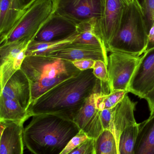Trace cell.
<instances>
[{"label": "cell", "mask_w": 154, "mask_h": 154, "mask_svg": "<svg viewBox=\"0 0 154 154\" xmlns=\"http://www.w3.org/2000/svg\"><path fill=\"white\" fill-rule=\"evenodd\" d=\"M96 60H93L83 59L74 60L72 63L77 69L80 71L93 69Z\"/></svg>", "instance_id": "29"}, {"label": "cell", "mask_w": 154, "mask_h": 154, "mask_svg": "<svg viewBox=\"0 0 154 154\" xmlns=\"http://www.w3.org/2000/svg\"><path fill=\"white\" fill-rule=\"evenodd\" d=\"M57 0H36L21 18L5 41H32L43 25L55 13Z\"/></svg>", "instance_id": "5"}, {"label": "cell", "mask_w": 154, "mask_h": 154, "mask_svg": "<svg viewBox=\"0 0 154 154\" xmlns=\"http://www.w3.org/2000/svg\"><path fill=\"white\" fill-rule=\"evenodd\" d=\"M148 32L154 23V0H146L144 9Z\"/></svg>", "instance_id": "28"}, {"label": "cell", "mask_w": 154, "mask_h": 154, "mask_svg": "<svg viewBox=\"0 0 154 154\" xmlns=\"http://www.w3.org/2000/svg\"><path fill=\"white\" fill-rule=\"evenodd\" d=\"M100 89L110 90L108 83L97 79L93 69L81 71L38 98L29 107L28 113L30 117L42 114H56L73 120L87 98Z\"/></svg>", "instance_id": "1"}, {"label": "cell", "mask_w": 154, "mask_h": 154, "mask_svg": "<svg viewBox=\"0 0 154 154\" xmlns=\"http://www.w3.org/2000/svg\"><path fill=\"white\" fill-rule=\"evenodd\" d=\"M100 16L96 21L95 32L107 51L128 5L125 0H100Z\"/></svg>", "instance_id": "6"}, {"label": "cell", "mask_w": 154, "mask_h": 154, "mask_svg": "<svg viewBox=\"0 0 154 154\" xmlns=\"http://www.w3.org/2000/svg\"><path fill=\"white\" fill-rule=\"evenodd\" d=\"M154 48V23L150 28L148 34L147 46L146 51ZM145 51V52H146Z\"/></svg>", "instance_id": "32"}, {"label": "cell", "mask_w": 154, "mask_h": 154, "mask_svg": "<svg viewBox=\"0 0 154 154\" xmlns=\"http://www.w3.org/2000/svg\"><path fill=\"white\" fill-rule=\"evenodd\" d=\"M100 0H57L55 13L68 18L77 25L99 19Z\"/></svg>", "instance_id": "10"}, {"label": "cell", "mask_w": 154, "mask_h": 154, "mask_svg": "<svg viewBox=\"0 0 154 154\" xmlns=\"http://www.w3.org/2000/svg\"><path fill=\"white\" fill-rule=\"evenodd\" d=\"M69 154H96L95 139L89 138Z\"/></svg>", "instance_id": "27"}, {"label": "cell", "mask_w": 154, "mask_h": 154, "mask_svg": "<svg viewBox=\"0 0 154 154\" xmlns=\"http://www.w3.org/2000/svg\"><path fill=\"white\" fill-rule=\"evenodd\" d=\"M0 97L19 102L26 110L30 105L31 91L30 82L20 69L10 79L0 91Z\"/></svg>", "instance_id": "14"}, {"label": "cell", "mask_w": 154, "mask_h": 154, "mask_svg": "<svg viewBox=\"0 0 154 154\" xmlns=\"http://www.w3.org/2000/svg\"><path fill=\"white\" fill-rule=\"evenodd\" d=\"M140 57L141 56L123 52H111L108 57L107 65L110 92L119 90L127 91L130 80Z\"/></svg>", "instance_id": "7"}, {"label": "cell", "mask_w": 154, "mask_h": 154, "mask_svg": "<svg viewBox=\"0 0 154 154\" xmlns=\"http://www.w3.org/2000/svg\"><path fill=\"white\" fill-rule=\"evenodd\" d=\"M138 1L139 3L140 4V5L142 6V8L143 9H144L145 5L146 2V0H137Z\"/></svg>", "instance_id": "33"}, {"label": "cell", "mask_w": 154, "mask_h": 154, "mask_svg": "<svg viewBox=\"0 0 154 154\" xmlns=\"http://www.w3.org/2000/svg\"><path fill=\"white\" fill-rule=\"evenodd\" d=\"M148 103L150 110V116L154 114V88L150 91L144 98Z\"/></svg>", "instance_id": "31"}, {"label": "cell", "mask_w": 154, "mask_h": 154, "mask_svg": "<svg viewBox=\"0 0 154 154\" xmlns=\"http://www.w3.org/2000/svg\"><path fill=\"white\" fill-rule=\"evenodd\" d=\"M139 130V124L130 126L122 132L118 144L119 154H134V147Z\"/></svg>", "instance_id": "22"}, {"label": "cell", "mask_w": 154, "mask_h": 154, "mask_svg": "<svg viewBox=\"0 0 154 154\" xmlns=\"http://www.w3.org/2000/svg\"><path fill=\"white\" fill-rule=\"evenodd\" d=\"M30 117L28 110L19 102L0 97V120L24 124Z\"/></svg>", "instance_id": "20"}, {"label": "cell", "mask_w": 154, "mask_h": 154, "mask_svg": "<svg viewBox=\"0 0 154 154\" xmlns=\"http://www.w3.org/2000/svg\"><path fill=\"white\" fill-rule=\"evenodd\" d=\"M96 21L97 19H92L77 24V32L78 36L73 42L100 48L106 51L102 42L95 32Z\"/></svg>", "instance_id": "21"}, {"label": "cell", "mask_w": 154, "mask_h": 154, "mask_svg": "<svg viewBox=\"0 0 154 154\" xmlns=\"http://www.w3.org/2000/svg\"><path fill=\"white\" fill-rule=\"evenodd\" d=\"M134 154H154V114L139 124Z\"/></svg>", "instance_id": "18"}, {"label": "cell", "mask_w": 154, "mask_h": 154, "mask_svg": "<svg viewBox=\"0 0 154 154\" xmlns=\"http://www.w3.org/2000/svg\"><path fill=\"white\" fill-rule=\"evenodd\" d=\"M128 92L125 90H115L109 94L100 93L97 100V106L99 110L112 109L117 106Z\"/></svg>", "instance_id": "24"}, {"label": "cell", "mask_w": 154, "mask_h": 154, "mask_svg": "<svg viewBox=\"0 0 154 154\" xmlns=\"http://www.w3.org/2000/svg\"><path fill=\"white\" fill-rule=\"evenodd\" d=\"M148 31L143 9L137 0L127 6L120 28L107 52H119L140 57L147 46Z\"/></svg>", "instance_id": "4"}, {"label": "cell", "mask_w": 154, "mask_h": 154, "mask_svg": "<svg viewBox=\"0 0 154 154\" xmlns=\"http://www.w3.org/2000/svg\"><path fill=\"white\" fill-rule=\"evenodd\" d=\"M77 32L76 23L55 13L42 27L33 40L42 42L61 40L71 37Z\"/></svg>", "instance_id": "13"}, {"label": "cell", "mask_w": 154, "mask_h": 154, "mask_svg": "<svg viewBox=\"0 0 154 154\" xmlns=\"http://www.w3.org/2000/svg\"><path fill=\"white\" fill-rule=\"evenodd\" d=\"M89 137L82 130L73 137L65 146L63 151L60 154H69L78 147L80 145L86 142Z\"/></svg>", "instance_id": "25"}, {"label": "cell", "mask_w": 154, "mask_h": 154, "mask_svg": "<svg viewBox=\"0 0 154 154\" xmlns=\"http://www.w3.org/2000/svg\"></svg>", "instance_id": "35"}, {"label": "cell", "mask_w": 154, "mask_h": 154, "mask_svg": "<svg viewBox=\"0 0 154 154\" xmlns=\"http://www.w3.org/2000/svg\"><path fill=\"white\" fill-rule=\"evenodd\" d=\"M80 130L73 120L66 117L35 115L24 129V142L33 154H60Z\"/></svg>", "instance_id": "2"}, {"label": "cell", "mask_w": 154, "mask_h": 154, "mask_svg": "<svg viewBox=\"0 0 154 154\" xmlns=\"http://www.w3.org/2000/svg\"><path fill=\"white\" fill-rule=\"evenodd\" d=\"M36 0H0V45Z\"/></svg>", "instance_id": "12"}, {"label": "cell", "mask_w": 154, "mask_h": 154, "mask_svg": "<svg viewBox=\"0 0 154 154\" xmlns=\"http://www.w3.org/2000/svg\"><path fill=\"white\" fill-rule=\"evenodd\" d=\"M46 56L61 59L71 62L83 59L101 60L108 65V56L106 51L100 48L74 42H72L62 49Z\"/></svg>", "instance_id": "16"}, {"label": "cell", "mask_w": 154, "mask_h": 154, "mask_svg": "<svg viewBox=\"0 0 154 154\" xmlns=\"http://www.w3.org/2000/svg\"><path fill=\"white\" fill-rule=\"evenodd\" d=\"M5 122L6 126L1 134L0 154H23L24 124L10 121Z\"/></svg>", "instance_id": "17"}, {"label": "cell", "mask_w": 154, "mask_h": 154, "mask_svg": "<svg viewBox=\"0 0 154 154\" xmlns=\"http://www.w3.org/2000/svg\"><path fill=\"white\" fill-rule=\"evenodd\" d=\"M154 88V48L141 56L127 88V91L141 98Z\"/></svg>", "instance_id": "11"}, {"label": "cell", "mask_w": 154, "mask_h": 154, "mask_svg": "<svg viewBox=\"0 0 154 154\" xmlns=\"http://www.w3.org/2000/svg\"><path fill=\"white\" fill-rule=\"evenodd\" d=\"M110 91L100 89L96 91L87 98L79 111L73 119L80 130L90 139L98 138L104 131L100 112L97 106V100L100 93L109 94Z\"/></svg>", "instance_id": "8"}, {"label": "cell", "mask_w": 154, "mask_h": 154, "mask_svg": "<svg viewBox=\"0 0 154 154\" xmlns=\"http://www.w3.org/2000/svg\"><path fill=\"white\" fill-rule=\"evenodd\" d=\"M93 70V74L97 79L108 83L107 65L104 61L101 60H96Z\"/></svg>", "instance_id": "26"}, {"label": "cell", "mask_w": 154, "mask_h": 154, "mask_svg": "<svg viewBox=\"0 0 154 154\" xmlns=\"http://www.w3.org/2000/svg\"><path fill=\"white\" fill-rule=\"evenodd\" d=\"M77 36V32L71 37L61 40L42 42L33 40L27 47L26 56H46L58 51L74 42Z\"/></svg>", "instance_id": "19"}, {"label": "cell", "mask_w": 154, "mask_h": 154, "mask_svg": "<svg viewBox=\"0 0 154 154\" xmlns=\"http://www.w3.org/2000/svg\"><path fill=\"white\" fill-rule=\"evenodd\" d=\"M136 103L130 99L127 94L113 108L110 130L115 137L118 146L120 135L128 127L137 124L134 115Z\"/></svg>", "instance_id": "15"}, {"label": "cell", "mask_w": 154, "mask_h": 154, "mask_svg": "<svg viewBox=\"0 0 154 154\" xmlns=\"http://www.w3.org/2000/svg\"><path fill=\"white\" fill-rule=\"evenodd\" d=\"M113 108L105 109L100 112V119L104 130L110 129Z\"/></svg>", "instance_id": "30"}, {"label": "cell", "mask_w": 154, "mask_h": 154, "mask_svg": "<svg viewBox=\"0 0 154 154\" xmlns=\"http://www.w3.org/2000/svg\"><path fill=\"white\" fill-rule=\"evenodd\" d=\"M30 41L22 39L3 44L0 47L1 90L8 80L19 69L26 57L27 47Z\"/></svg>", "instance_id": "9"}, {"label": "cell", "mask_w": 154, "mask_h": 154, "mask_svg": "<svg viewBox=\"0 0 154 154\" xmlns=\"http://www.w3.org/2000/svg\"><path fill=\"white\" fill-rule=\"evenodd\" d=\"M20 69L30 82V105L56 85L81 72L71 61L39 55L26 56Z\"/></svg>", "instance_id": "3"}, {"label": "cell", "mask_w": 154, "mask_h": 154, "mask_svg": "<svg viewBox=\"0 0 154 154\" xmlns=\"http://www.w3.org/2000/svg\"><path fill=\"white\" fill-rule=\"evenodd\" d=\"M95 154H118L115 138L110 130H104L95 140Z\"/></svg>", "instance_id": "23"}, {"label": "cell", "mask_w": 154, "mask_h": 154, "mask_svg": "<svg viewBox=\"0 0 154 154\" xmlns=\"http://www.w3.org/2000/svg\"><path fill=\"white\" fill-rule=\"evenodd\" d=\"M125 1L126 2L127 4V5H128L133 3L134 2L135 0H125Z\"/></svg>", "instance_id": "34"}]
</instances>
